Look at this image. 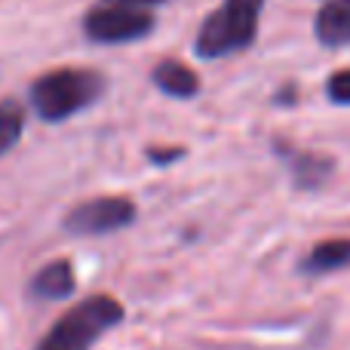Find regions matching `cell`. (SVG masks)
Returning a JSON list of instances; mask_svg holds the SVG:
<instances>
[{
    "mask_svg": "<svg viewBox=\"0 0 350 350\" xmlns=\"http://www.w3.org/2000/svg\"><path fill=\"white\" fill-rule=\"evenodd\" d=\"M108 90V77L96 68H53L31 83L28 98L43 123H65L74 114L92 108Z\"/></svg>",
    "mask_w": 350,
    "mask_h": 350,
    "instance_id": "1",
    "label": "cell"
},
{
    "mask_svg": "<svg viewBox=\"0 0 350 350\" xmlns=\"http://www.w3.org/2000/svg\"><path fill=\"white\" fill-rule=\"evenodd\" d=\"M261 10L265 0H221V6H215L200 25L193 37V53L206 62L246 53L258 37Z\"/></svg>",
    "mask_w": 350,
    "mask_h": 350,
    "instance_id": "2",
    "label": "cell"
},
{
    "mask_svg": "<svg viewBox=\"0 0 350 350\" xmlns=\"http://www.w3.org/2000/svg\"><path fill=\"white\" fill-rule=\"evenodd\" d=\"M126 310L111 295H90L68 308L59 320L53 323L46 335L37 341L34 350H90L108 329L123 323Z\"/></svg>",
    "mask_w": 350,
    "mask_h": 350,
    "instance_id": "3",
    "label": "cell"
},
{
    "mask_svg": "<svg viewBox=\"0 0 350 350\" xmlns=\"http://www.w3.org/2000/svg\"><path fill=\"white\" fill-rule=\"evenodd\" d=\"M83 37L98 46H123V43L145 40L148 34H154V18L151 10H135V6L123 3H108L98 0L86 10L83 16Z\"/></svg>",
    "mask_w": 350,
    "mask_h": 350,
    "instance_id": "4",
    "label": "cell"
},
{
    "mask_svg": "<svg viewBox=\"0 0 350 350\" xmlns=\"http://www.w3.org/2000/svg\"><path fill=\"white\" fill-rule=\"evenodd\" d=\"M135 215L139 212H135V203L129 197H96L74 206L62 218V228L74 237H102L129 228L135 221Z\"/></svg>",
    "mask_w": 350,
    "mask_h": 350,
    "instance_id": "5",
    "label": "cell"
},
{
    "mask_svg": "<svg viewBox=\"0 0 350 350\" xmlns=\"http://www.w3.org/2000/svg\"><path fill=\"white\" fill-rule=\"evenodd\" d=\"M273 151L286 160V166H289V172H292V181H295V187H301V191H317V187L332 175V160L323 157V154L295 151V148H289L286 142H277Z\"/></svg>",
    "mask_w": 350,
    "mask_h": 350,
    "instance_id": "6",
    "label": "cell"
},
{
    "mask_svg": "<svg viewBox=\"0 0 350 350\" xmlns=\"http://www.w3.org/2000/svg\"><path fill=\"white\" fill-rule=\"evenodd\" d=\"M314 37L320 46L341 49L350 43V0H326L314 16Z\"/></svg>",
    "mask_w": 350,
    "mask_h": 350,
    "instance_id": "7",
    "label": "cell"
},
{
    "mask_svg": "<svg viewBox=\"0 0 350 350\" xmlns=\"http://www.w3.org/2000/svg\"><path fill=\"white\" fill-rule=\"evenodd\" d=\"M74 286H77L74 265L68 258H55L31 277V295L43 298V301H62L74 292Z\"/></svg>",
    "mask_w": 350,
    "mask_h": 350,
    "instance_id": "8",
    "label": "cell"
},
{
    "mask_svg": "<svg viewBox=\"0 0 350 350\" xmlns=\"http://www.w3.org/2000/svg\"><path fill=\"white\" fill-rule=\"evenodd\" d=\"M151 83L157 86L163 96L181 98V102H187V98H193L200 92L197 71H191L185 62H175V59H163V62H157V65H154Z\"/></svg>",
    "mask_w": 350,
    "mask_h": 350,
    "instance_id": "9",
    "label": "cell"
},
{
    "mask_svg": "<svg viewBox=\"0 0 350 350\" xmlns=\"http://www.w3.org/2000/svg\"><path fill=\"white\" fill-rule=\"evenodd\" d=\"M350 265V240H323L301 261L304 273H332Z\"/></svg>",
    "mask_w": 350,
    "mask_h": 350,
    "instance_id": "10",
    "label": "cell"
},
{
    "mask_svg": "<svg viewBox=\"0 0 350 350\" xmlns=\"http://www.w3.org/2000/svg\"><path fill=\"white\" fill-rule=\"evenodd\" d=\"M25 123H28V117H25L22 105L12 98L0 102V157L18 145V139L25 135Z\"/></svg>",
    "mask_w": 350,
    "mask_h": 350,
    "instance_id": "11",
    "label": "cell"
},
{
    "mask_svg": "<svg viewBox=\"0 0 350 350\" xmlns=\"http://www.w3.org/2000/svg\"><path fill=\"white\" fill-rule=\"evenodd\" d=\"M326 98L338 108H350V68H341L326 80Z\"/></svg>",
    "mask_w": 350,
    "mask_h": 350,
    "instance_id": "12",
    "label": "cell"
},
{
    "mask_svg": "<svg viewBox=\"0 0 350 350\" xmlns=\"http://www.w3.org/2000/svg\"><path fill=\"white\" fill-rule=\"evenodd\" d=\"M181 157H185V148H151V151H148V160L157 166H166V163H172V160H181Z\"/></svg>",
    "mask_w": 350,
    "mask_h": 350,
    "instance_id": "13",
    "label": "cell"
},
{
    "mask_svg": "<svg viewBox=\"0 0 350 350\" xmlns=\"http://www.w3.org/2000/svg\"><path fill=\"white\" fill-rule=\"evenodd\" d=\"M108 3L135 6V10H154V6H160V3H170V0H108Z\"/></svg>",
    "mask_w": 350,
    "mask_h": 350,
    "instance_id": "14",
    "label": "cell"
}]
</instances>
